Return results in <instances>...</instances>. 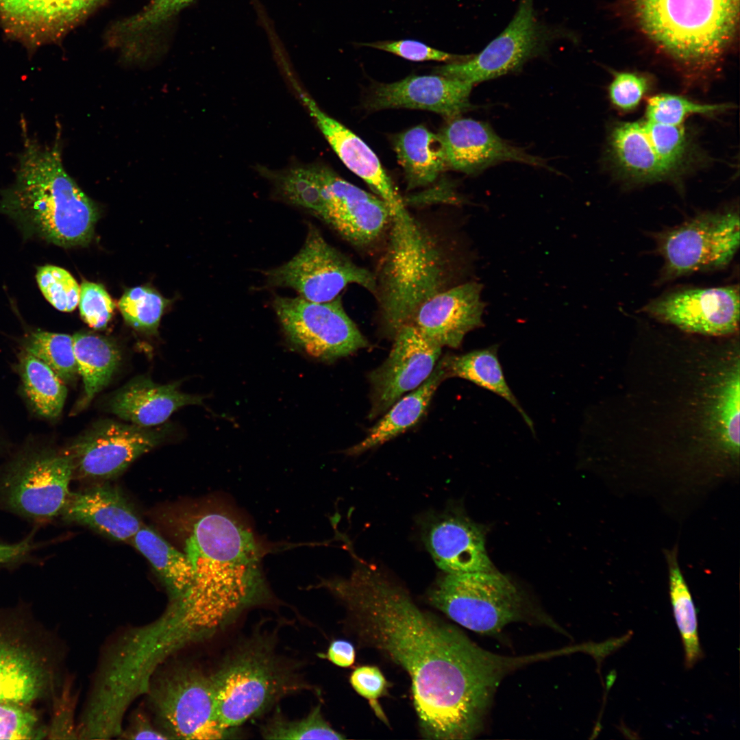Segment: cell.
Masks as SVG:
<instances>
[{"label":"cell","instance_id":"cell-1","mask_svg":"<svg viewBox=\"0 0 740 740\" xmlns=\"http://www.w3.org/2000/svg\"><path fill=\"white\" fill-rule=\"evenodd\" d=\"M346 612L359 643L408 675L421 734L436 740L473 739L484 728L502 680L534 661L478 646L458 628L419 608L404 587L357 561L346 578L324 581Z\"/></svg>","mask_w":740,"mask_h":740},{"label":"cell","instance_id":"cell-2","mask_svg":"<svg viewBox=\"0 0 740 740\" xmlns=\"http://www.w3.org/2000/svg\"><path fill=\"white\" fill-rule=\"evenodd\" d=\"M192 584L174 610L193 638L219 629L264 597L262 548L246 523L229 506L214 505L194 521L186 541Z\"/></svg>","mask_w":740,"mask_h":740},{"label":"cell","instance_id":"cell-3","mask_svg":"<svg viewBox=\"0 0 740 740\" xmlns=\"http://www.w3.org/2000/svg\"><path fill=\"white\" fill-rule=\"evenodd\" d=\"M388 234L373 295L382 330L393 338L424 301L465 282L468 262L454 235L408 210L393 215Z\"/></svg>","mask_w":740,"mask_h":740},{"label":"cell","instance_id":"cell-4","mask_svg":"<svg viewBox=\"0 0 740 740\" xmlns=\"http://www.w3.org/2000/svg\"><path fill=\"white\" fill-rule=\"evenodd\" d=\"M23 132L16 180L1 193L0 212L14 219L27 235L62 247L87 244L98 212L63 166L60 132L51 146Z\"/></svg>","mask_w":740,"mask_h":740},{"label":"cell","instance_id":"cell-5","mask_svg":"<svg viewBox=\"0 0 740 740\" xmlns=\"http://www.w3.org/2000/svg\"><path fill=\"white\" fill-rule=\"evenodd\" d=\"M626 16L659 51L692 72L714 68L735 42L739 0H622Z\"/></svg>","mask_w":740,"mask_h":740},{"label":"cell","instance_id":"cell-6","mask_svg":"<svg viewBox=\"0 0 740 740\" xmlns=\"http://www.w3.org/2000/svg\"><path fill=\"white\" fill-rule=\"evenodd\" d=\"M62 645L25 602L0 606V700L34 705L59 688Z\"/></svg>","mask_w":740,"mask_h":740},{"label":"cell","instance_id":"cell-7","mask_svg":"<svg viewBox=\"0 0 740 740\" xmlns=\"http://www.w3.org/2000/svg\"><path fill=\"white\" fill-rule=\"evenodd\" d=\"M428 602L461 626L493 635L507 625L525 622L563 630L535 607L506 576L496 570L444 573L429 589Z\"/></svg>","mask_w":740,"mask_h":740},{"label":"cell","instance_id":"cell-8","mask_svg":"<svg viewBox=\"0 0 740 740\" xmlns=\"http://www.w3.org/2000/svg\"><path fill=\"white\" fill-rule=\"evenodd\" d=\"M559 40L576 44L573 30L543 21L534 8V0H520L515 15L505 29L480 53L462 62L447 63L434 73L472 84L520 71L530 60L548 55Z\"/></svg>","mask_w":740,"mask_h":740},{"label":"cell","instance_id":"cell-9","mask_svg":"<svg viewBox=\"0 0 740 740\" xmlns=\"http://www.w3.org/2000/svg\"><path fill=\"white\" fill-rule=\"evenodd\" d=\"M147 687L162 730L171 739L214 740L230 735L218 714L212 675L174 666Z\"/></svg>","mask_w":740,"mask_h":740},{"label":"cell","instance_id":"cell-10","mask_svg":"<svg viewBox=\"0 0 740 740\" xmlns=\"http://www.w3.org/2000/svg\"><path fill=\"white\" fill-rule=\"evenodd\" d=\"M264 274L269 286L292 288L314 302L333 300L350 284L359 285L373 295L376 288L375 274L328 243L312 224L299 251Z\"/></svg>","mask_w":740,"mask_h":740},{"label":"cell","instance_id":"cell-11","mask_svg":"<svg viewBox=\"0 0 740 740\" xmlns=\"http://www.w3.org/2000/svg\"><path fill=\"white\" fill-rule=\"evenodd\" d=\"M273 308L289 343L323 362H334L369 346L340 296L326 302L276 296Z\"/></svg>","mask_w":740,"mask_h":740},{"label":"cell","instance_id":"cell-12","mask_svg":"<svg viewBox=\"0 0 740 740\" xmlns=\"http://www.w3.org/2000/svg\"><path fill=\"white\" fill-rule=\"evenodd\" d=\"M664 260L662 280L726 267L739 246V217L734 211L703 213L657 235Z\"/></svg>","mask_w":740,"mask_h":740},{"label":"cell","instance_id":"cell-13","mask_svg":"<svg viewBox=\"0 0 740 740\" xmlns=\"http://www.w3.org/2000/svg\"><path fill=\"white\" fill-rule=\"evenodd\" d=\"M212 678L219 718L230 730L292 689L286 674L263 647H251L238 653Z\"/></svg>","mask_w":740,"mask_h":740},{"label":"cell","instance_id":"cell-14","mask_svg":"<svg viewBox=\"0 0 740 740\" xmlns=\"http://www.w3.org/2000/svg\"><path fill=\"white\" fill-rule=\"evenodd\" d=\"M74 473L71 456L47 453L16 463L0 482V498L5 508L35 521L60 515L69 493Z\"/></svg>","mask_w":740,"mask_h":740},{"label":"cell","instance_id":"cell-15","mask_svg":"<svg viewBox=\"0 0 740 740\" xmlns=\"http://www.w3.org/2000/svg\"><path fill=\"white\" fill-rule=\"evenodd\" d=\"M324 203L321 220L361 250H371L388 234L393 218L388 204L336 175L314 164Z\"/></svg>","mask_w":740,"mask_h":740},{"label":"cell","instance_id":"cell-16","mask_svg":"<svg viewBox=\"0 0 740 740\" xmlns=\"http://www.w3.org/2000/svg\"><path fill=\"white\" fill-rule=\"evenodd\" d=\"M169 430L167 426L100 422L82 435L69 450L74 473L88 479L115 478L137 458L162 443Z\"/></svg>","mask_w":740,"mask_h":740},{"label":"cell","instance_id":"cell-17","mask_svg":"<svg viewBox=\"0 0 740 740\" xmlns=\"http://www.w3.org/2000/svg\"><path fill=\"white\" fill-rule=\"evenodd\" d=\"M388 356L369 373L371 406L368 417L385 412L402 395L419 386L432 373L442 347L412 324L402 327L393 338Z\"/></svg>","mask_w":740,"mask_h":740},{"label":"cell","instance_id":"cell-18","mask_svg":"<svg viewBox=\"0 0 740 740\" xmlns=\"http://www.w3.org/2000/svg\"><path fill=\"white\" fill-rule=\"evenodd\" d=\"M653 316L684 330L728 335L739 327V286L689 288L661 296L645 306Z\"/></svg>","mask_w":740,"mask_h":740},{"label":"cell","instance_id":"cell-19","mask_svg":"<svg viewBox=\"0 0 740 740\" xmlns=\"http://www.w3.org/2000/svg\"><path fill=\"white\" fill-rule=\"evenodd\" d=\"M423 542L444 573L494 570L481 526L460 510L447 509L428 515L421 524Z\"/></svg>","mask_w":740,"mask_h":740},{"label":"cell","instance_id":"cell-20","mask_svg":"<svg viewBox=\"0 0 740 740\" xmlns=\"http://www.w3.org/2000/svg\"><path fill=\"white\" fill-rule=\"evenodd\" d=\"M439 134L449 169L468 175H478L503 162L553 170L543 158L501 138L485 122L458 116L452 119Z\"/></svg>","mask_w":740,"mask_h":740},{"label":"cell","instance_id":"cell-21","mask_svg":"<svg viewBox=\"0 0 740 740\" xmlns=\"http://www.w3.org/2000/svg\"><path fill=\"white\" fill-rule=\"evenodd\" d=\"M482 287L465 281L434 295L419 306L409 324L441 347H460L469 332L483 326Z\"/></svg>","mask_w":740,"mask_h":740},{"label":"cell","instance_id":"cell-22","mask_svg":"<svg viewBox=\"0 0 740 740\" xmlns=\"http://www.w3.org/2000/svg\"><path fill=\"white\" fill-rule=\"evenodd\" d=\"M473 84L440 75H411L379 84L367 102L369 109L405 108L426 110L447 119L472 110L469 101Z\"/></svg>","mask_w":740,"mask_h":740},{"label":"cell","instance_id":"cell-23","mask_svg":"<svg viewBox=\"0 0 740 740\" xmlns=\"http://www.w3.org/2000/svg\"><path fill=\"white\" fill-rule=\"evenodd\" d=\"M294 87L310 116L344 164L363 180L376 195L388 204L393 215L407 210L390 177L370 147L351 130L323 112L297 83H294Z\"/></svg>","mask_w":740,"mask_h":740},{"label":"cell","instance_id":"cell-24","mask_svg":"<svg viewBox=\"0 0 740 740\" xmlns=\"http://www.w3.org/2000/svg\"><path fill=\"white\" fill-rule=\"evenodd\" d=\"M60 515L118 541L130 542L143 525L124 494L105 484L69 492Z\"/></svg>","mask_w":740,"mask_h":740},{"label":"cell","instance_id":"cell-25","mask_svg":"<svg viewBox=\"0 0 740 740\" xmlns=\"http://www.w3.org/2000/svg\"><path fill=\"white\" fill-rule=\"evenodd\" d=\"M204 397L184 393L177 384H160L138 378L110 398V411L124 421L143 427L165 422L173 412L188 405H201Z\"/></svg>","mask_w":740,"mask_h":740},{"label":"cell","instance_id":"cell-26","mask_svg":"<svg viewBox=\"0 0 740 740\" xmlns=\"http://www.w3.org/2000/svg\"><path fill=\"white\" fill-rule=\"evenodd\" d=\"M445 379L447 377L439 360L431 375L419 386L395 402L369 430L364 439L346 449L345 454L359 455L391 441L414 426L423 417L437 388Z\"/></svg>","mask_w":740,"mask_h":740},{"label":"cell","instance_id":"cell-27","mask_svg":"<svg viewBox=\"0 0 740 740\" xmlns=\"http://www.w3.org/2000/svg\"><path fill=\"white\" fill-rule=\"evenodd\" d=\"M609 152L620 171L636 182L658 181L672 173L656 153L643 121L617 124L610 134Z\"/></svg>","mask_w":740,"mask_h":740},{"label":"cell","instance_id":"cell-28","mask_svg":"<svg viewBox=\"0 0 740 740\" xmlns=\"http://www.w3.org/2000/svg\"><path fill=\"white\" fill-rule=\"evenodd\" d=\"M394 149L408 189L426 186L449 169L439 134L418 125L398 134Z\"/></svg>","mask_w":740,"mask_h":740},{"label":"cell","instance_id":"cell-29","mask_svg":"<svg viewBox=\"0 0 740 740\" xmlns=\"http://www.w3.org/2000/svg\"><path fill=\"white\" fill-rule=\"evenodd\" d=\"M103 0H0V11L12 25L32 32H56L92 11Z\"/></svg>","mask_w":740,"mask_h":740},{"label":"cell","instance_id":"cell-30","mask_svg":"<svg viewBox=\"0 0 740 740\" xmlns=\"http://www.w3.org/2000/svg\"><path fill=\"white\" fill-rule=\"evenodd\" d=\"M498 345L440 359L447 378H458L488 390L513 406L534 433L533 422L509 387L498 358Z\"/></svg>","mask_w":740,"mask_h":740},{"label":"cell","instance_id":"cell-31","mask_svg":"<svg viewBox=\"0 0 740 740\" xmlns=\"http://www.w3.org/2000/svg\"><path fill=\"white\" fill-rule=\"evenodd\" d=\"M130 543L149 561L175 601L182 598L193 578V567L186 554L144 525Z\"/></svg>","mask_w":740,"mask_h":740},{"label":"cell","instance_id":"cell-32","mask_svg":"<svg viewBox=\"0 0 740 740\" xmlns=\"http://www.w3.org/2000/svg\"><path fill=\"white\" fill-rule=\"evenodd\" d=\"M73 349L78 373L84 386V405L110 382L121 361L118 347L109 339L88 333L73 336Z\"/></svg>","mask_w":740,"mask_h":740},{"label":"cell","instance_id":"cell-33","mask_svg":"<svg viewBox=\"0 0 740 740\" xmlns=\"http://www.w3.org/2000/svg\"><path fill=\"white\" fill-rule=\"evenodd\" d=\"M23 389L35 410L47 418L61 413L66 397L64 382L42 360L25 350L20 359Z\"/></svg>","mask_w":740,"mask_h":740},{"label":"cell","instance_id":"cell-34","mask_svg":"<svg viewBox=\"0 0 740 740\" xmlns=\"http://www.w3.org/2000/svg\"><path fill=\"white\" fill-rule=\"evenodd\" d=\"M667 558L671 603L684 647L685 666L690 669L703 657L698 637L697 612L678 565L676 551L669 552Z\"/></svg>","mask_w":740,"mask_h":740},{"label":"cell","instance_id":"cell-35","mask_svg":"<svg viewBox=\"0 0 740 740\" xmlns=\"http://www.w3.org/2000/svg\"><path fill=\"white\" fill-rule=\"evenodd\" d=\"M266 175L281 199L322 219L324 203L314 164L295 165L278 172L267 171Z\"/></svg>","mask_w":740,"mask_h":740},{"label":"cell","instance_id":"cell-36","mask_svg":"<svg viewBox=\"0 0 740 740\" xmlns=\"http://www.w3.org/2000/svg\"><path fill=\"white\" fill-rule=\"evenodd\" d=\"M25 350L49 366L63 382H71L78 373L73 337L65 334L36 331L31 334Z\"/></svg>","mask_w":740,"mask_h":740},{"label":"cell","instance_id":"cell-37","mask_svg":"<svg viewBox=\"0 0 740 740\" xmlns=\"http://www.w3.org/2000/svg\"><path fill=\"white\" fill-rule=\"evenodd\" d=\"M739 367L730 371L722 383L715 404V417L724 446L732 453L739 450Z\"/></svg>","mask_w":740,"mask_h":740},{"label":"cell","instance_id":"cell-38","mask_svg":"<svg viewBox=\"0 0 740 740\" xmlns=\"http://www.w3.org/2000/svg\"><path fill=\"white\" fill-rule=\"evenodd\" d=\"M165 306L164 299L149 288L138 286L126 291L119 302L126 322L136 330L153 332Z\"/></svg>","mask_w":740,"mask_h":740},{"label":"cell","instance_id":"cell-39","mask_svg":"<svg viewBox=\"0 0 740 740\" xmlns=\"http://www.w3.org/2000/svg\"><path fill=\"white\" fill-rule=\"evenodd\" d=\"M262 736L268 739H343L345 737L334 730L323 718L319 705L307 717L287 721L273 719L262 729Z\"/></svg>","mask_w":740,"mask_h":740},{"label":"cell","instance_id":"cell-40","mask_svg":"<svg viewBox=\"0 0 740 740\" xmlns=\"http://www.w3.org/2000/svg\"><path fill=\"white\" fill-rule=\"evenodd\" d=\"M47 725L34 705L0 700V739H42Z\"/></svg>","mask_w":740,"mask_h":740},{"label":"cell","instance_id":"cell-41","mask_svg":"<svg viewBox=\"0 0 740 740\" xmlns=\"http://www.w3.org/2000/svg\"><path fill=\"white\" fill-rule=\"evenodd\" d=\"M726 104H703L681 96L661 93L650 97L646 107L647 121L671 125H682L692 114H708L728 108Z\"/></svg>","mask_w":740,"mask_h":740},{"label":"cell","instance_id":"cell-42","mask_svg":"<svg viewBox=\"0 0 740 740\" xmlns=\"http://www.w3.org/2000/svg\"><path fill=\"white\" fill-rule=\"evenodd\" d=\"M36 280L44 297L56 309L71 312L76 308L80 286L67 271L56 266H43L38 269Z\"/></svg>","mask_w":740,"mask_h":740},{"label":"cell","instance_id":"cell-43","mask_svg":"<svg viewBox=\"0 0 740 740\" xmlns=\"http://www.w3.org/2000/svg\"><path fill=\"white\" fill-rule=\"evenodd\" d=\"M645 133L658 158L673 172L683 161L687 140L682 125L643 121Z\"/></svg>","mask_w":740,"mask_h":740},{"label":"cell","instance_id":"cell-44","mask_svg":"<svg viewBox=\"0 0 740 740\" xmlns=\"http://www.w3.org/2000/svg\"><path fill=\"white\" fill-rule=\"evenodd\" d=\"M77 694L73 690L71 679L61 682L51 700L52 713L47 724V739H74L79 738L77 726L75 722Z\"/></svg>","mask_w":740,"mask_h":740},{"label":"cell","instance_id":"cell-45","mask_svg":"<svg viewBox=\"0 0 740 740\" xmlns=\"http://www.w3.org/2000/svg\"><path fill=\"white\" fill-rule=\"evenodd\" d=\"M78 304L82 319L97 330L106 327L114 309V304L105 288L86 281L80 286Z\"/></svg>","mask_w":740,"mask_h":740},{"label":"cell","instance_id":"cell-46","mask_svg":"<svg viewBox=\"0 0 740 740\" xmlns=\"http://www.w3.org/2000/svg\"><path fill=\"white\" fill-rule=\"evenodd\" d=\"M360 45L387 51L408 60L416 62L439 61L453 63L465 61L471 56L447 53L413 40H382L360 43Z\"/></svg>","mask_w":740,"mask_h":740},{"label":"cell","instance_id":"cell-47","mask_svg":"<svg viewBox=\"0 0 740 740\" xmlns=\"http://www.w3.org/2000/svg\"><path fill=\"white\" fill-rule=\"evenodd\" d=\"M649 87L648 78L640 73L619 71L614 74L608 87L612 103L622 110H630L640 103Z\"/></svg>","mask_w":740,"mask_h":740},{"label":"cell","instance_id":"cell-48","mask_svg":"<svg viewBox=\"0 0 740 740\" xmlns=\"http://www.w3.org/2000/svg\"><path fill=\"white\" fill-rule=\"evenodd\" d=\"M350 683L360 695L369 701L378 718L388 724L378 700L385 695L388 683L380 669L373 665L359 667L352 673Z\"/></svg>","mask_w":740,"mask_h":740},{"label":"cell","instance_id":"cell-49","mask_svg":"<svg viewBox=\"0 0 740 740\" xmlns=\"http://www.w3.org/2000/svg\"><path fill=\"white\" fill-rule=\"evenodd\" d=\"M121 735L122 738L127 739H171L164 730L156 727L143 711H136L133 714L128 726Z\"/></svg>","mask_w":740,"mask_h":740},{"label":"cell","instance_id":"cell-50","mask_svg":"<svg viewBox=\"0 0 740 740\" xmlns=\"http://www.w3.org/2000/svg\"><path fill=\"white\" fill-rule=\"evenodd\" d=\"M356 652L354 645L345 640L333 641L328 650L326 658L334 665L349 667L354 663Z\"/></svg>","mask_w":740,"mask_h":740}]
</instances>
